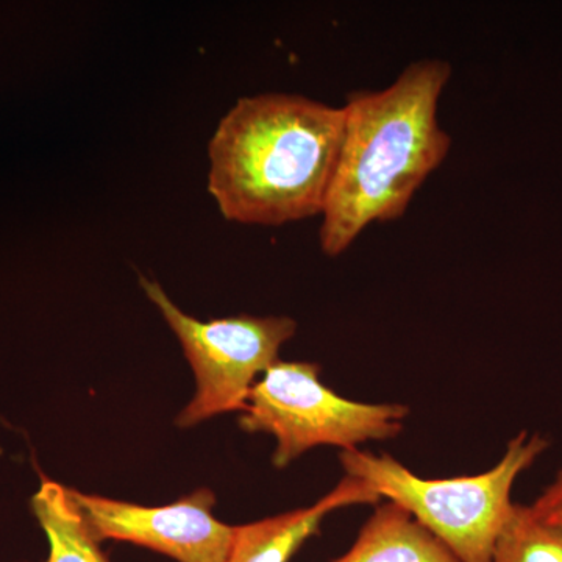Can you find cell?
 I'll list each match as a JSON object with an SVG mask.
<instances>
[{
  "label": "cell",
  "instance_id": "obj_1",
  "mask_svg": "<svg viewBox=\"0 0 562 562\" xmlns=\"http://www.w3.org/2000/svg\"><path fill=\"white\" fill-rule=\"evenodd\" d=\"M450 77L449 61L427 58L382 91L347 94L341 149L321 214L327 257L342 255L369 225L401 220L446 160L452 138L438 109Z\"/></svg>",
  "mask_w": 562,
  "mask_h": 562
},
{
  "label": "cell",
  "instance_id": "obj_2",
  "mask_svg": "<svg viewBox=\"0 0 562 562\" xmlns=\"http://www.w3.org/2000/svg\"><path fill=\"white\" fill-rule=\"evenodd\" d=\"M342 132V106L284 92L239 99L209 144V192L222 216L266 227L321 216Z\"/></svg>",
  "mask_w": 562,
  "mask_h": 562
},
{
  "label": "cell",
  "instance_id": "obj_3",
  "mask_svg": "<svg viewBox=\"0 0 562 562\" xmlns=\"http://www.w3.org/2000/svg\"><path fill=\"white\" fill-rule=\"evenodd\" d=\"M547 449L543 436L522 431L490 471L454 479H422L390 453L360 449L342 450L339 462L346 475L412 514L458 561L492 562L516 505L514 483Z\"/></svg>",
  "mask_w": 562,
  "mask_h": 562
},
{
  "label": "cell",
  "instance_id": "obj_4",
  "mask_svg": "<svg viewBox=\"0 0 562 562\" xmlns=\"http://www.w3.org/2000/svg\"><path fill=\"white\" fill-rule=\"evenodd\" d=\"M319 376L316 362L279 360L251 387L239 427L276 438L277 469L288 468L316 447L353 450L360 443L397 438L412 413L401 403L349 401Z\"/></svg>",
  "mask_w": 562,
  "mask_h": 562
},
{
  "label": "cell",
  "instance_id": "obj_5",
  "mask_svg": "<svg viewBox=\"0 0 562 562\" xmlns=\"http://www.w3.org/2000/svg\"><path fill=\"white\" fill-rule=\"evenodd\" d=\"M140 288L176 333L195 375L194 397L176 420L181 428L243 413L258 375L279 361L281 346L297 331V322L284 316L199 321L181 312L158 281L140 277Z\"/></svg>",
  "mask_w": 562,
  "mask_h": 562
},
{
  "label": "cell",
  "instance_id": "obj_6",
  "mask_svg": "<svg viewBox=\"0 0 562 562\" xmlns=\"http://www.w3.org/2000/svg\"><path fill=\"white\" fill-rule=\"evenodd\" d=\"M83 522L98 542L124 541L177 562H227L235 527L213 514L216 495L202 487L165 506H140L72 490Z\"/></svg>",
  "mask_w": 562,
  "mask_h": 562
},
{
  "label": "cell",
  "instance_id": "obj_7",
  "mask_svg": "<svg viewBox=\"0 0 562 562\" xmlns=\"http://www.w3.org/2000/svg\"><path fill=\"white\" fill-rule=\"evenodd\" d=\"M380 501L382 497L368 483L346 475L312 506L235 527L227 562H290L303 543L319 535L325 517L338 509Z\"/></svg>",
  "mask_w": 562,
  "mask_h": 562
},
{
  "label": "cell",
  "instance_id": "obj_8",
  "mask_svg": "<svg viewBox=\"0 0 562 562\" xmlns=\"http://www.w3.org/2000/svg\"><path fill=\"white\" fill-rule=\"evenodd\" d=\"M331 562H460L412 514L395 503L376 506L349 552Z\"/></svg>",
  "mask_w": 562,
  "mask_h": 562
},
{
  "label": "cell",
  "instance_id": "obj_9",
  "mask_svg": "<svg viewBox=\"0 0 562 562\" xmlns=\"http://www.w3.org/2000/svg\"><path fill=\"white\" fill-rule=\"evenodd\" d=\"M32 508L49 542L46 562H110L85 525L70 487L41 475Z\"/></svg>",
  "mask_w": 562,
  "mask_h": 562
},
{
  "label": "cell",
  "instance_id": "obj_10",
  "mask_svg": "<svg viewBox=\"0 0 562 562\" xmlns=\"http://www.w3.org/2000/svg\"><path fill=\"white\" fill-rule=\"evenodd\" d=\"M492 562H562V531L539 520L530 506L516 503Z\"/></svg>",
  "mask_w": 562,
  "mask_h": 562
},
{
  "label": "cell",
  "instance_id": "obj_11",
  "mask_svg": "<svg viewBox=\"0 0 562 562\" xmlns=\"http://www.w3.org/2000/svg\"><path fill=\"white\" fill-rule=\"evenodd\" d=\"M530 508L543 524L562 531V469L553 483L536 498Z\"/></svg>",
  "mask_w": 562,
  "mask_h": 562
}]
</instances>
